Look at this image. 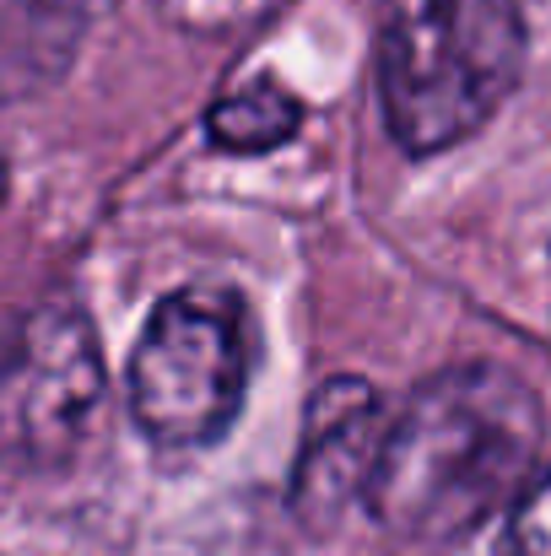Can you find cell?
<instances>
[{"mask_svg": "<svg viewBox=\"0 0 551 556\" xmlns=\"http://www.w3.org/2000/svg\"><path fill=\"white\" fill-rule=\"evenodd\" d=\"M509 556H551V470L519 497L509 519Z\"/></svg>", "mask_w": 551, "mask_h": 556, "instance_id": "cell-7", "label": "cell"}, {"mask_svg": "<svg viewBox=\"0 0 551 556\" xmlns=\"http://www.w3.org/2000/svg\"><path fill=\"white\" fill-rule=\"evenodd\" d=\"M378 103L389 136L427 157L476 136L525 71L514 0H384Z\"/></svg>", "mask_w": 551, "mask_h": 556, "instance_id": "cell-2", "label": "cell"}, {"mask_svg": "<svg viewBox=\"0 0 551 556\" xmlns=\"http://www.w3.org/2000/svg\"><path fill=\"white\" fill-rule=\"evenodd\" d=\"M541 405L498 363L433 372L384 427L367 508L400 535H460L498 514L541 454Z\"/></svg>", "mask_w": 551, "mask_h": 556, "instance_id": "cell-1", "label": "cell"}, {"mask_svg": "<svg viewBox=\"0 0 551 556\" xmlns=\"http://www.w3.org/2000/svg\"><path fill=\"white\" fill-rule=\"evenodd\" d=\"M103 400V352L76 308H33L0 341V459L65 465Z\"/></svg>", "mask_w": 551, "mask_h": 556, "instance_id": "cell-4", "label": "cell"}, {"mask_svg": "<svg viewBox=\"0 0 551 556\" xmlns=\"http://www.w3.org/2000/svg\"><path fill=\"white\" fill-rule=\"evenodd\" d=\"M378 427H373V394L363 383H330L314 405L309 448L298 465V508L314 514L320 503H341L358 481L367 486L373 454H378Z\"/></svg>", "mask_w": 551, "mask_h": 556, "instance_id": "cell-5", "label": "cell"}, {"mask_svg": "<svg viewBox=\"0 0 551 556\" xmlns=\"http://www.w3.org/2000/svg\"><path fill=\"white\" fill-rule=\"evenodd\" d=\"M22 5L49 11V16H92V11H103L109 0H22Z\"/></svg>", "mask_w": 551, "mask_h": 556, "instance_id": "cell-8", "label": "cell"}, {"mask_svg": "<svg viewBox=\"0 0 551 556\" xmlns=\"http://www.w3.org/2000/svg\"><path fill=\"white\" fill-rule=\"evenodd\" d=\"M249 383V319L222 287L158 303L130 357V410L152 443L189 448L227 432Z\"/></svg>", "mask_w": 551, "mask_h": 556, "instance_id": "cell-3", "label": "cell"}, {"mask_svg": "<svg viewBox=\"0 0 551 556\" xmlns=\"http://www.w3.org/2000/svg\"><path fill=\"white\" fill-rule=\"evenodd\" d=\"M303 125V103L271 81V76H254L243 87H233L211 114H205V130L222 152H271L281 147L292 130Z\"/></svg>", "mask_w": 551, "mask_h": 556, "instance_id": "cell-6", "label": "cell"}, {"mask_svg": "<svg viewBox=\"0 0 551 556\" xmlns=\"http://www.w3.org/2000/svg\"><path fill=\"white\" fill-rule=\"evenodd\" d=\"M0 200H5V152H0Z\"/></svg>", "mask_w": 551, "mask_h": 556, "instance_id": "cell-9", "label": "cell"}]
</instances>
